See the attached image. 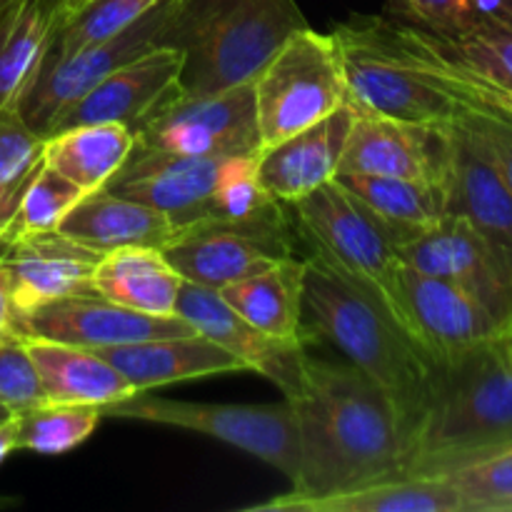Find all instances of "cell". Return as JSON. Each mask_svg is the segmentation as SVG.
Returning <instances> with one entry per match:
<instances>
[{
  "label": "cell",
  "instance_id": "cell-4",
  "mask_svg": "<svg viewBox=\"0 0 512 512\" xmlns=\"http://www.w3.org/2000/svg\"><path fill=\"white\" fill-rule=\"evenodd\" d=\"M305 25L295 0H183L168 38L185 55L180 95L250 83Z\"/></svg>",
  "mask_w": 512,
  "mask_h": 512
},
{
  "label": "cell",
  "instance_id": "cell-17",
  "mask_svg": "<svg viewBox=\"0 0 512 512\" xmlns=\"http://www.w3.org/2000/svg\"><path fill=\"white\" fill-rule=\"evenodd\" d=\"M183 63V50L168 43L138 55L93 85L60 118L55 130L80 123H125L135 130L155 110L180 95Z\"/></svg>",
  "mask_w": 512,
  "mask_h": 512
},
{
  "label": "cell",
  "instance_id": "cell-2",
  "mask_svg": "<svg viewBox=\"0 0 512 512\" xmlns=\"http://www.w3.org/2000/svg\"><path fill=\"white\" fill-rule=\"evenodd\" d=\"M505 448H512V363L503 335L433 365L403 475L443 478Z\"/></svg>",
  "mask_w": 512,
  "mask_h": 512
},
{
  "label": "cell",
  "instance_id": "cell-38",
  "mask_svg": "<svg viewBox=\"0 0 512 512\" xmlns=\"http://www.w3.org/2000/svg\"><path fill=\"white\" fill-rule=\"evenodd\" d=\"M45 400L43 383L30 350L18 333L0 340V405L10 415H23Z\"/></svg>",
  "mask_w": 512,
  "mask_h": 512
},
{
  "label": "cell",
  "instance_id": "cell-37",
  "mask_svg": "<svg viewBox=\"0 0 512 512\" xmlns=\"http://www.w3.org/2000/svg\"><path fill=\"white\" fill-rule=\"evenodd\" d=\"M438 38L512 98V25L483 18L453 38Z\"/></svg>",
  "mask_w": 512,
  "mask_h": 512
},
{
  "label": "cell",
  "instance_id": "cell-29",
  "mask_svg": "<svg viewBox=\"0 0 512 512\" xmlns=\"http://www.w3.org/2000/svg\"><path fill=\"white\" fill-rule=\"evenodd\" d=\"M135 145L138 133L125 123L68 125L45 138L43 163L90 195L123 170Z\"/></svg>",
  "mask_w": 512,
  "mask_h": 512
},
{
  "label": "cell",
  "instance_id": "cell-41",
  "mask_svg": "<svg viewBox=\"0 0 512 512\" xmlns=\"http://www.w3.org/2000/svg\"><path fill=\"white\" fill-rule=\"evenodd\" d=\"M15 333V308L10 298V280L3 260H0V340Z\"/></svg>",
  "mask_w": 512,
  "mask_h": 512
},
{
  "label": "cell",
  "instance_id": "cell-11",
  "mask_svg": "<svg viewBox=\"0 0 512 512\" xmlns=\"http://www.w3.org/2000/svg\"><path fill=\"white\" fill-rule=\"evenodd\" d=\"M288 223L290 220L285 223L195 220L180 228L163 253L183 275V280L223 290L225 285L238 283L285 258H293L295 248Z\"/></svg>",
  "mask_w": 512,
  "mask_h": 512
},
{
  "label": "cell",
  "instance_id": "cell-21",
  "mask_svg": "<svg viewBox=\"0 0 512 512\" xmlns=\"http://www.w3.org/2000/svg\"><path fill=\"white\" fill-rule=\"evenodd\" d=\"M350 123L353 108L345 103L328 118L260 150L255 168L270 198L290 205L338 178Z\"/></svg>",
  "mask_w": 512,
  "mask_h": 512
},
{
  "label": "cell",
  "instance_id": "cell-44",
  "mask_svg": "<svg viewBox=\"0 0 512 512\" xmlns=\"http://www.w3.org/2000/svg\"><path fill=\"white\" fill-rule=\"evenodd\" d=\"M85 0H65V15H70L73 10H78Z\"/></svg>",
  "mask_w": 512,
  "mask_h": 512
},
{
  "label": "cell",
  "instance_id": "cell-10",
  "mask_svg": "<svg viewBox=\"0 0 512 512\" xmlns=\"http://www.w3.org/2000/svg\"><path fill=\"white\" fill-rule=\"evenodd\" d=\"M135 148L193 158L255 155L260 150L255 125L253 80L208 95H175L135 128Z\"/></svg>",
  "mask_w": 512,
  "mask_h": 512
},
{
  "label": "cell",
  "instance_id": "cell-42",
  "mask_svg": "<svg viewBox=\"0 0 512 512\" xmlns=\"http://www.w3.org/2000/svg\"><path fill=\"white\" fill-rule=\"evenodd\" d=\"M478 20H498V23L512 25V0H478Z\"/></svg>",
  "mask_w": 512,
  "mask_h": 512
},
{
  "label": "cell",
  "instance_id": "cell-20",
  "mask_svg": "<svg viewBox=\"0 0 512 512\" xmlns=\"http://www.w3.org/2000/svg\"><path fill=\"white\" fill-rule=\"evenodd\" d=\"M225 158H193L135 148L123 170L103 190L163 210L183 228L205 218Z\"/></svg>",
  "mask_w": 512,
  "mask_h": 512
},
{
  "label": "cell",
  "instance_id": "cell-9",
  "mask_svg": "<svg viewBox=\"0 0 512 512\" xmlns=\"http://www.w3.org/2000/svg\"><path fill=\"white\" fill-rule=\"evenodd\" d=\"M180 3L183 0H163L130 28L93 45H85V48L65 55V58L45 60L38 78L30 85L25 98L20 100L15 113L25 120V125L33 133H38L40 138H48L55 125L60 123V118L93 85L108 78L120 65L168 43L170 30L178 20Z\"/></svg>",
  "mask_w": 512,
  "mask_h": 512
},
{
  "label": "cell",
  "instance_id": "cell-33",
  "mask_svg": "<svg viewBox=\"0 0 512 512\" xmlns=\"http://www.w3.org/2000/svg\"><path fill=\"white\" fill-rule=\"evenodd\" d=\"M43 150L45 138L33 133L15 110H0V238L43 165Z\"/></svg>",
  "mask_w": 512,
  "mask_h": 512
},
{
  "label": "cell",
  "instance_id": "cell-39",
  "mask_svg": "<svg viewBox=\"0 0 512 512\" xmlns=\"http://www.w3.org/2000/svg\"><path fill=\"white\" fill-rule=\"evenodd\" d=\"M390 18L453 38L478 23V0H388Z\"/></svg>",
  "mask_w": 512,
  "mask_h": 512
},
{
  "label": "cell",
  "instance_id": "cell-46",
  "mask_svg": "<svg viewBox=\"0 0 512 512\" xmlns=\"http://www.w3.org/2000/svg\"><path fill=\"white\" fill-rule=\"evenodd\" d=\"M13 3H18V0H0V13H3V10H8Z\"/></svg>",
  "mask_w": 512,
  "mask_h": 512
},
{
  "label": "cell",
  "instance_id": "cell-24",
  "mask_svg": "<svg viewBox=\"0 0 512 512\" xmlns=\"http://www.w3.org/2000/svg\"><path fill=\"white\" fill-rule=\"evenodd\" d=\"M60 233L98 253L118 248H168L180 225L168 213L110 190L90 193L60 225Z\"/></svg>",
  "mask_w": 512,
  "mask_h": 512
},
{
  "label": "cell",
  "instance_id": "cell-13",
  "mask_svg": "<svg viewBox=\"0 0 512 512\" xmlns=\"http://www.w3.org/2000/svg\"><path fill=\"white\" fill-rule=\"evenodd\" d=\"M15 333L25 335V338H43L90 350H105L150 338L195 333V330L180 315L160 318V315L138 313V310L123 308L93 290V293L55 300V303L30 310L25 315H15Z\"/></svg>",
  "mask_w": 512,
  "mask_h": 512
},
{
  "label": "cell",
  "instance_id": "cell-14",
  "mask_svg": "<svg viewBox=\"0 0 512 512\" xmlns=\"http://www.w3.org/2000/svg\"><path fill=\"white\" fill-rule=\"evenodd\" d=\"M445 125H418L353 110L340 173L388 175L445 185Z\"/></svg>",
  "mask_w": 512,
  "mask_h": 512
},
{
  "label": "cell",
  "instance_id": "cell-18",
  "mask_svg": "<svg viewBox=\"0 0 512 512\" xmlns=\"http://www.w3.org/2000/svg\"><path fill=\"white\" fill-rule=\"evenodd\" d=\"M445 205L468 220L512 270V193L493 160L455 118L445 123Z\"/></svg>",
  "mask_w": 512,
  "mask_h": 512
},
{
  "label": "cell",
  "instance_id": "cell-36",
  "mask_svg": "<svg viewBox=\"0 0 512 512\" xmlns=\"http://www.w3.org/2000/svg\"><path fill=\"white\" fill-rule=\"evenodd\" d=\"M460 498V512H512V448L443 475Z\"/></svg>",
  "mask_w": 512,
  "mask_h": 512
},
{
  "label": "cell",
  "instance_id": "cell-23",
  "mask_svg": "<svg viewBox=\"0 0 512 512\" xmlns=\"http://www.w3.org/2000/svg\"><path fill=\"white\" fill-rule=\"evenodd\" d=\"M253 512H460V498L445 478L393 475L323 495L280 493Z\"/></svg>",
  "mask_w": 512,
  "mask_h": 512
},
{
  "label": "cell",
  "instance_id": "cell-45",
  "mask_svg": "<svg viewBox=\"0 0 512 512\" xmlns=\"http://www.w3.org/2000/svg\"><path fill=\"white\" fill-rule=\"evenodd\" d=\"M505 345H508V355H510V363H512V330L505 335Z\"/></svg>",
  "mask_w": 512,
  "mask_h": 512
},
{
  "label": "cell",
  "instance_id": "cell-5",
  "mask_svg": "<svg viewBox=\"0 0 512 512\" xmlns=\"http://www.w3.org/2000/svg\"><path fill=\"white\" fill-rule=\"evenodd\" d=\"M288 208L293 210V230L310 258L373 298L408 333L405 263L383 223L338 180L320 185Z\"/></svg>",
  "mask_w": 512,
  "mask_h": 512
},
{
  "label": "cell",
  "instance_id": "cell-35",
  "mask_svg": "<svg viewBox=\"0 0 512 512\" xmlns=\"http://www.w3.org/2000/svg\"><path fill=\"white\" fill-rule=\"evenodd\" d=\"M160 3L163 0H85L78 10L65 15L45 60L65 58L85 45L110 38V35L138 23Z\"/></svg>",
  "mask_w": 512,
  "mask_h": 512
},
{
  "label": "cell",
  "instance_id": "cell-3",
  "mask_svg": "<svg viewBox=\"0 0 512 512\" xmlns=\"http://www.w3.org/2000/svg\"><path fill=\"white\" fill-rule=\"evenodd\" d=\"M303 318H308L310 333L330 340L350 365L393 400L410 438L428 398L433 365L393 315L308 255Z\"/></svg>",
  "mask_w": 512,
  "mask_h": 512
},
{
  "label": "cell",
  "instance_id": "cell-1",
  "mask_svg": "<svg viewBox=\"0 0 512 512\" xmlns=\"http://www.w3.org/2000/svg\"><path fill=\"white\" fill-rule=\"evenodd\" d=\"M300 443L290 495H323L403 475L408 433L393 400L355 365L308 355L285 398Z\"/></svg>",
  "mask_w": 512,
  "mask_h": 512
},
{
  "label": "cell",
  "instance_id": "cell-22",
  "mask_svg": "<svg viewBox=\"0 0 512 512\" xmlns=\"http://www.w3.org/2000/svg\"><path fill=\"white\" fill-rule=\"evenodd\" d=\"M138 393L163 388L183 380L210 378V375L248 373L243 360L230 355L200 333L150 338L140 343L98 350Z\"/></svg>",
  "mask_w": 512,
  "mask_h": 512
},
{
  "label": "cell",
  "instance_id": "cell-27",
  "mask_svg": "<svg viewBox=\"0 0 512 512\" xmlns=\"http://www.w3.org/2000/svg\"><path fill=\"white\" fill-rule=\"evenodd\" d=\"M183 275L173 268L160 248H118L100 255L93 270V290L123 308L173 318Z\"/></svg>",
  "mask_w": 512,
  "mask_h": 512
},
{
  "label": "cell",
  "instance_id": "cell-6",
  "mask_svg": "<svg viewBox=\"0 0 512 512\" xmlns=\"http://www.w3.org/2000/svg\"><path fill=\"white\" fill-rule=\"evenodd\" d=\"M253 100L260 150L348 103L335 35L295 30L253 78Z\"/></svg>",
  "mask_w": 512,
  "mask_h": 512
},
{
  "label": "cell",
  "instance_id": "cell-47",
  "mask_svg": "<svg viewBox=\"0 0 512 512\" xmlns=\"http://www.w3.org/2000/svg\"><path fill=\"white\" fill-rule=\"evenodd\" d=\"M8 418H10V413L3 408V405H0V423H3V420H8Z\"/></svg>",
  "mask_w": 512,
  "mask_h": 512
},
{
  "label": "cell",
  "instance_id": "cell-15",
  "mask_svg": "<svg viewBox=\"0 0 512 512\" xmlns=\"http://www.w3.org/2000/svg\"><path fill=\"white\" fill-rule=\"evenodd\" d=\"M405 313L408 333L430 365L445 363L470 348L503 338V328L468 290L418 273L405 265Z\"/></svg>",
  "mask_w": 512,
  "mask_h": 512
},
{
  "label": "cell",
  "instance_id": "cell-26",
  "mask_svg": "<svg viewBox=\"0 0 512 512\" xmlns=\"http://www.w3.org/2000/svg\"><path fill=\"white\" fill-rule=\"evenodd\" d=\"M20 338L25 340L38 368L48 403L105 408L138 393L98 350L25 335Z\"/></svg>",
  "mask_w": 512,
  "mask_h": 512
},
{
  "label": "cell",
  "instance_id": "cell-12",
  "mask_svg": "<svg viewBox=\"0 0 512 512\" xmlns=\"http://www.w3.org/2000/svg\"><path fill=\"white\" fill-rule=\"evenodd\" d=\"M408 268L468 290L503 328L512 330V270L493 245L460 215L448 213L438 225L398 245Z\"/></svg>",
  "mask_w": 512,
  "mask_h": 512
},
{
  "label": "cell",
  "instance_id": "cell-8",
  "mask_svg": "<svg viewBox=\"0 0 512 512\" xmlns=\"http://www.w3.org/2000/svg\"><path fill=\"white\" fill-rule=\"evenodd\" d=\"M330 33L338 40L350 108L418 125H445L453 118V100L395 53L380 15H350Z\"/></svg>",
  "mask_w": 512,
  "mask_h": 512
},
{
  "label": "cell",
  "instance_id": "cell-32",
  "mask_svg": "<svg viewBox=\"0 0 512 512\" xmlns=\"http://www.w3.org/2000/svg\"><path fill=\"white\" fill-rule=\"evenodd\" d=\"M18 418V450L35 455H65L98 430L103 413L93 405L43 403Z\"/></svg>",
  "mask_w": 512,
  "mask_h": 512
},
{
  "label": "cell",
  "instance_id": "cell-31",
  "mask_svg": "<svg viewBox=\"0 0 512 512\" xmlns=\"http://www.w3.org/2000/svg\"><path fill=\"white\" fill-rule=\"evenodd\" d=\"M258 155V153H255ZM255 155H228L220 165L208 213L203 220L223 223H285L288 205L270 198L255 168Z\"/></svg>",
  "mask_w": 512,
  "mask_h": 512
},
{
  "label": "cell",
  "instance_id": "cell-34",
  "mask_svg": "<svg viewBox=\"0 0 512 512\" xmlns=\"http://www.w3.org/2000/svg\"><path fill=\"white\" fill-rule=\"evenodd\" d=\"M85 198L83 190L75 183H70L65 175H60L58 170L48 168V165H40L35 178L30 180L28 190L23 193L18 210H15V218L10 220L8 230L0 238V248H5L8 243L20 238H28V235H40V233H53L63 225V220L68 218L70 210Z\"/></svg>",
  "mask_w": 512,
  "mask_h": 512
},
{
  "label": "cell",
  "instance_id": "cell-43",
  "mask_svg": "<svg viewBox=\"0 0 512 512\" xmlns=\"http://www.w3.org/2000/svg\"><path fill=\"white\" fill-rule=\"evenodd\" d=\"M18 450V418L10 415L0 423V465Z\"/></svg>",
  "mask_w": 512,
  "mask_h": 512
},
{
  "label": "cell",
  "instance_id": "cell-40",
  "mask_svg": "<svg viewBox=\"0 0 512 512\" xmlns=\"http://www.w3.org/2000/svg\"><path fill=\"white\" fill-rule=\"evenodd\" d=\"M453 118L473 135L475 143L483 148V153L493 160L498 173L503 175L505 185L512 193V118L510 115L490 113V110L465 108L455 105Z\"/></svg>",
  "mask_w": 512,
  "mask_h": 512
},
{
  "label": "cell",
  "instance_id": "cell-28",
  "mask_svg": "<svg viewBox=\"0 0 512 512\" xmlns=\"http://www.w3.org/2000/svg\"><path fill=\"white\" fill-rule=\"evenodd\" d=\"M303 283L305 260L293 255L238 283L225 285L220 295L270 338L305 345L313 335L303 320Z\"/></svg>",
  "mask_w": 512,
  "mask_h": 512
},
{
  "label": "cell",
  "instance_id": "cell-30",
  "mask_svg": "<svg viewBox=\"0 0 512 512\" xmlns=\"http://www.w3.org/2000/svg\"><path fill=\"white\" fill-rule=\"evenodd\" d=\"M335 180L383 223L395 245L425 233L448 215L443 183L360 173H340Z\"/></svg>",
  "mask_w": 512,
  "mask_h": 512
},
{
  "label": "cell",
  "instance_id": "cell-19",
  "mask_svg": "<svg viewBox=\"0 0 512 512\" xmlns=\"http://www.w3.org/2000/svg\"><path fill=\"white\" fill-rule=\"evenodd\" d=\"M100 255L103 253L85 248L60 230L28 235L0 248L15 315H25L70 295L93 293L90 280Z\"/></svg>",
  "mask_w": 512,
  "mask_h": 512
},
{
  "label": "cell",
  "instance_id": "cell-25",
  "mask_svg": "<svg viewBox=\"0 0 512 512\" xmlns=\"http://www.w3.org/2000/svg\"><path fill=\"white\" fill-rule=\"evenodd\" d=\"M65 20V0H18L0 13V110H18Z\"/></svg>",
  "mask_w": 512,
  "mask_h": 512
},
{
  "label": "cell",
  "instance_id": "cell-7",
  "mask_svg": "<svg viewBox=\"0 0 512 512\" xmlns=\"http://www.w3.org/2000/svg\"><path fill=\"white\" fill-rule=\"evenodd\" d=\"M103 418L138 420L208 435L243 450L283 473L293 483L298 475L300 443L298 423L288 400L268 405L198 403L153 395L150 390L100 408Z\"/></svg>",
  "mask_w": 512,
  "mask_h": 512
},
{
  "label": "cell",
  "instance_id": "cell-16",
  "mask_svg": "<svg viewBox=\"0 0 512 512\" xmlns=\"http://www.w3.org/2000/svg\"><path fill=\"white\" fill-rule=\"evenodd\" d=\"M175 313L195 330L205 335L243 360L248 373H258L275 383L288 398L298 385L303 363L308 358V350L300 343H283L278 338H270L268 333L255 328L250 320H245L228 300L220 295V290L205 288L185 280L178 298V310Z\"/></svg>",
  "mask_w": 512,
  "mask_h": 512
}]
</instances>
